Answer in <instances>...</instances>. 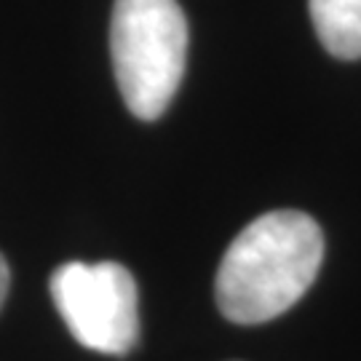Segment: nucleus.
I'll list each match as a JSON object with an SVG mask.
<instances>
[{
  "label": "nucleus",
  "instance_id": "39448f33",
  "mask_svg": "<svg viewBox=\"0 0 361 361\" xmlns=\"http://www.w3.org/2000/svg\"><path fill=\"white\" fill-rule=\"evenodd\" d=\"M8 286H11V271H8V262L0 255V308L6 302V295H8Z\"/></svg>",
  "mask_w": 361,
  "mask_h": 361
},
{
  "label": "nucleus",
  "instance_id": "f257e3e1",
  "mask_svg": "<svg viewBox=\"0 0 361 361\" xmlns=\"http://www.w3.org/2000/svg\"><path fill=\"white\" fill-rule=\"evenodd\" d=\"M324 259L319 222L297 209H276L249 222L222 255L214 281L217 308L233 324H265L308 292Z\"/></svg>",
  "mask_w": 361,
  "mask_h": 361
},
{
  "label": "nucleus",
  "instance_id": "20e7f679",
  "mask_svg": "<svg viewBox=\"0 0 361 361\" xmlns=\"http://www.w3.org/2000/svg\"><path fill=\"white\" fill-rule=\"evenodd\" d=\"M316 35L337 59L361 56V0H308Z\"/></svg>",
  "mask_w": 361,
  "mask_h": 361
},
{
  "label": "nucleus",
  "instance_id": "7ed1b4c3",
  "mask_svg": "<svg viewBox=\"0 0 361 361\" xmlns=\"http://www.w3.org/2000/svg\"><path fill=\"white\" fill-rule=\"evenodd\" d=\"M51 297L83 348L123 356L140 337V292L121 262H65L51 273Z\"/></svg>",
  "mask_w": 361,
  "mask_h": 361
},
{
  "label": "nucleus",
  "instance_id": "f03ea898",
  "mask_svg": "<svg viewBox=\"0 0 361 361\" xmlns=\"http://www.w3.org/2000/svg\"><path fill=\"white\" fill-rule=\"evenodd\" d=\"M110 54L121 97L140 121L166 113L185 75L188 19L177 0H116Z\"/></svg>",
  "mask_w": 361,
  "mask_h": 361
}]
</instances>
